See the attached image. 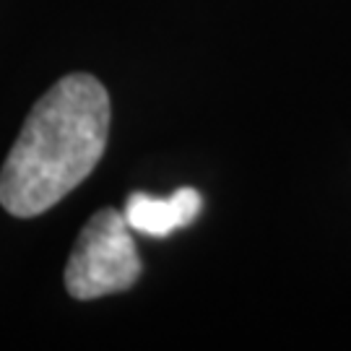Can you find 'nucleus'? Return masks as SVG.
Here are the masks:
<instances>
[{"instance_id":"nucleus-3","label":"nucleus","mask_w":351,"mask_h":351,"mask_svg":"<svg viewBox=\"0 0 351 351\" xmlns=\"http://www.w3.org/2000/svg\"><path fill=\"white\" fill-rule=\"evenodd\" d=\"M203 208L195 188H180L169 198H151L149 193H130L125 201V221L133 232L149 237H169L172 232L193 224Z\"/></svg>"},{"instance_id":"nucleus-2","label":"nucleus","mask_w":351,"mask_h":351,"mask_svg":"<svg viewBox=\"0 0 351 351\" xmlns=\"http://www.w3.org/2000/svg\"><path fill=\"white\" fill-rule=\"evenodd\" d=\"M141 276L133 229L123 213L101 208L86 221L65 265V289L73 300H99L130 289Z\"/></svg>"},{"instance_id":"nucleus-1","label":"nucleus","mask_w":351,"mask_h":351,"mask_svg":"<svg viewBox=\"0 0 351 351\" xmlns=\"http://www.w3.org/2000/svg\"><path fill=\"white\" fill-rule=\"evenodd\" d=\"M110 114V94L99 78H60L32 107L0 169V206L11 216L32 219L63 201L99 164Z\"/></svg>"}]
</instances>
